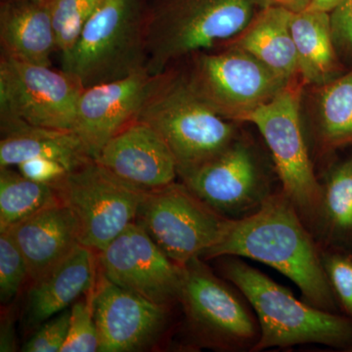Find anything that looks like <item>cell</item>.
Listing matches in <instances>:
<instances>
[{
	"mask_svg": "<svg viewBox=\"0 0 352 352\" xmlns=\"http://www.w3.org/2000/svg\"><path fill=\"white\" fill-rule=\"evenodd\" d=\"M238 256L267 264L291 279L315 307H335L333 289L316 248L286 196L267 197L252 214L227 222L206 258Z\"/></svg>",
	"mask_w": 352,
	"mask_h": 352,
	"instance_id": "6da1fadb",
	"label": "cell"
},
{
	"mask_svg": "<svg viewBox=\"0 0 352 352\" xmlns=\"http://www.w3.org/2000/svg\"><path fill=\"white\" fill-rule=\"evenodd\" d=\"M256 0H153L144 9L151 75L237 36L256 13Z\"/></svg>",
	"mask_w": 352,
	"mask_h": 352,
	"instance_id": "7a4b0ae2",
	"label": "cell"
},
{
	"mask_svg": "<svg viewBox=\"0 0 352 352\" xmlns=\"http://www.w3.org/2000/svg\"><path fill=\"white\" fill-rule=\"evenodd\" d=\"M138 120L163 139L175 157L178 176L207 163L235 141V122L208 107L176 65L153 75Z\"/></svg>",
	"mask_w": 352,
	"mask_h": 352,
	"instance_id": "3957f363",
	"label": "cell"
},
{
	"mask_svg": "<svg viewBox=\"0 0 352 352\" xmlns=\"http://www.w3.org/2000/svg\"><path fill=\"white\" fill-rule=\"evenodd\" d=\"M226 277L244 294L258 314L261 338L256 351L298 344L347 346L352 322L296 300L291 292L238 261L226 265Z\"/></svg>",
	"mask_w": 352,
	"mask_h": 352,
	"instance_id": "277c9868",
	"label": "cell"
},
{
	"mask_svg": "<svg viewBox=\"0 0 352 352\" xmlns=\"http://www.w3.org/2000/svg\"><path fill=\"white\" fill-rule=\"evenodd\" d=\"M141 0H102L62 69L83 87L113 82L147 69Z\"/></svg>",
	"mask_w": 352,
	"mask_h": 352,
	"instance_id": "5b68a950",
	"label": "cell"
},
{
	"mask_svg": "<svg viewBox=\"0 0 352 352\" xmlns=\"http://www.w3.org/2000/svg\"><path fill=\"white\" fill-rule=\"evenodd\" d=\"M182 69L190 88L208 107L232 122H247L289 82L247 51L222 46L190 55ZM183 60V61H184Z\"/></svg>",
	"mask_w": 352,
	"mask_h": 352,
	"instance_id": "8992f818",
	"label": "cell"
},
{
	"mask_svg": "<svg viewBox=\"0 0 352 352\" xmlns=\"http://www.w3.org/2000/svg\"><path fill=\"white\" fill-rule=\"evenodd\" d=\"M80 226V244L103 251L136 221L148 191L124 182L95 160L53 183Z\"/></svg>",
	"mask_w": 352,
	"mask_h": 352,
	"instance_id": "52a82bcc",
	"label": "cell"
},
{
	"mask_svg": "<svg viewBox=\"0 0 352 352\" xmlns=\"http://www.w3.org/2000/svg\"><path fill=\"white\" fill-rule=\"evenodd\" d=\"M229 219L184 184L148 191L136 221L170 259L185 266L217 245Z\"/></svg>",
	"mask_w": 352,
	"mask_h": 352,
	"instance_id": "ba28073f",
	"label": "cell"
},
{
	"mask_svg": "<svg viewBox=\"0 0 352 352\" xmlns=\"http://www.w3.org/2000/svg\"><path fill=\"white\" fill-rule=\"evenodd\" d=\"M85 87L67 72L0 58V119L31 126L73 131Z\"/></svg>",
	"mask_w": 352,
	"mask_h": 352,
	"instance_id": "9c48e42d",
	"label": "cell"
},
{
	"mask_svg": "<svg viewBox=\"0 0 352 352\" xmlns=\"http://www.w3.org/2000/svg\"><path fill=\"white\" fill-rule=\"evenodd\" d=\"M303 83L294 80L279 94L250 115L272 154L284 195L302 212H314L323 199L308 156L300 122Z\"/></svg>",
	"mask_w": 352,
	"mask_h": 352,
	"instance_id": "30bf717a",
	"label": "cell"
},
{
	"mask_svg": "<svg viewBox=\"0 0 352 352\" xmlns=\"http://www.w3.org/2000/svg\"><path fill=\"white\" fill-rule=\"evenodd\" d=\"M98 254L102 274L120 288L164 307L180 298L185 266L168 258L138 222Z\"/></svg>",
	"mask_w": 352,
	"mask_h": 352,
	"instance_id": "8fae6325",
	"label": "cell"
},
{
	"mask_svg": "<svg viewBox=\"0 0 352 352\" xmlns=\"http://www.w3.org/2000/svg\"><path fill=\"white\" fill-rule=\"evenodd\" d=\"M180 177L197 198L220 214H244L261 207L267 198L251 150L236 140Z\"/></svg>",
	"mask_w": 352,
	"mask_h": 352,
	"instance_id": "7c38bea8",
	"label": "cell"
},
{
	"mask_svg": "<svg viewBox=\"0 0 352 352\" xmlns=\"http://www.w3.org/2000/svg\"><path fill=\"white\" fill-rule=\"evenodd\" d=\"M153 75L138 73L83 89L78 99L73 131L92 159L118 132L138 120Z\"/></svg>",
	"mask_w": 352,
	"mask_h": 352,
	"instance_id": "4fadbf2b",
	"label": "cell"
},
{
	"mask_svg": "<svg viewBox=\"0 0 352 352\" xmlns=\"http://www.w3.org/2000/svg\"><path fill=\"white\" fill-rule=\"evenodd\" d=\"M99 352L138 351L151 342L166 322L164 305L113 283L101 275L94 291Z\"/></svg>",
	"mask_w": 352,
	"mask_h": 352,
	"instance_id": "5bb4252c",
	"label": "cell"
},
{
	"mask_svg": "<svg viewBox=\"0 0 352 352\" xmlns=\"http://www.w3.org/2000/svg\"><path fill=\"white\" fill-rule=\"evenodd\" d=\"M95 161L124 182L146 191L175 182V157L161 136L135 120L106 143Z\"/></svg>",
	"mask_w": 352,
	"mask_h": 352,
	"instance_id": "9a60e30c",
	"label": "cell"
},
{
	"mask_svg": "<svg viewBox=\"0 0 352 352\" xmlns=\"http://www.w3.org/2000/svg\"><path fill=\"white\" fill-rule=\"evenodd\" d=\"M190 319L214 337L247 342L256 335L254 320L228 287L198 263L185 265L180 298Z\"/></svg>",
	"mask_w": 352,
	"mask_h": 352,
	"instance_id": "2e32d148",
	"label": "cell"
},
{
	"mask_svg": "<svg viewBox=\"0 0 352 352\" xmlns=\"http://www.w3.org/2000/svg\"><path fill=\"white\" fill-rule=\"evenodd\" d=\"M6 232L22 252L32 283L54 270L80 244L78 219L63 201L14 224Z\"/></svg>",
	"mask_w": 352,
	"mask_h": 352,
	"instance_id": "e0dca14e",
	"label": "cell"
},
{
	"mask_svg": "<svg viewBox=\"0 0 352 352\" xmlns=\"http://www.w3.org/2000/svg\"><path fill=\"white\" fill-rule=\"evenodd\" d=\"M0 44L2 55L51 66L57 44L50 0H1Z\"/></svg>",
	"mask_w": 352,
	"mask_h": 352,
	"instance_id": "ac0fdd59",
	"label": "cell"
},
{
	"mask_svg": "<svg viewBox=\"0 0 352 352\" xmlns=\"http://www.w3.org/2000/svg\"><path fill=\"white\" fill-rule=\"evenodd\" d=\"M0 168L44 157L72 171L94 160L73 131L31 126L15 119H0Z\"/></svg>",
	"mask_w": 352,
	"mask_h": 352,
	"instance_id": "d6986e66",
	"label": "cell"
},
{
	"mask_svg": "<svg viewBox=\"0 0 352 352\" xmlns=\"http://www.w3.org/2000/svg\"><path fill=\"white\" fill-rule=\"evenodd\" d=\"M94 252L85 245H78L54 270L32 283L28 305L30 323L43 324L94 288Z\"/></svg>",
	"mask_w": 352,
	"mask_h": 352,
	"instance_id": "ffe728a7",
	"label": "cell"
},
{
	"mask_svg": "<svg viewBox=\"0 0 352 352\" xmlns=\"http://www.w3.org/2000/svg\"><path fill=\"white\" fill-rule=\"evenodd\" d=\"M292 15L281 7L261 8L237 36L221 45L247 51L288 82L300 80Z\"/></svg>",
	"mask_w": 352,
	"mask_h": 352,
	"instance_id": "44dd1931",
	"label": "cell"
},
{
	"mask_svg": "<svg viewBox=\"0 0 352 352\" xmlns=\"http://www.w3.org/2000/svg\"><path fill=\"white\" fill-rule=\"evenodd\" d=\"M291 31L303 85L319 88L344 74L333 43L330 13L310 8L293 13Z\"/></svg>",
	"mask_w": 352,
	"mask_h": 352,
	"instance_id": "7402d4cb",
	"label": "cell"
},
{
	"mask_svg": "<svg viewBox=\"0 0 352 352\" xmlns=\"http://www.w3.org/2000/svg\"><path fill=\"white\" fill-rule=\"evenodd\" d=\"M60 201L52 184L32 182L11 166L0 168V233Z\"/></svg>",
	"mask_w": 352,
	"mask_h": 352,
	"instance_id": "603a6c76",
	"label": "cell"
},
{
	"mask_svg": "<svg viewBox=\"0 0 352 352\" xmlns=\"http://www.w3.org/2000/svg\"><path fill=\"white\" fill-rule=\"evenodd\" d=\"M319 88L322 139L333 148L352 144V69Z\"/></svg>",
	"mask_w": 352,
	"mask_h": 352,
	"instance_id": "cb8c5ba5",
	"label": "cell"
},
{
	"mask_svg": "<svg viewBox=\"0 0 352 352\" xmlns=\"http://www.w3.org/2000/svg\"><path fill=\"white\" fill-rule=\"evenodd\" d=\"M101 2L102 0H50L57 51L61 58L73 50L83 27Z\"/></svg>",
	"mask_w": 352,
	"mask_h": 352,
	"instance_id": "d4e9b609",
	"label": "cell"
},
{
	"mask_svg": "<svg viewBox=\"0 0 352 352\" xmlns=\"http://www.w3.org/2000/svg\"><path fill=\"white\" fill-rule=\"evenodd\" d=\"M322 204L336 230L352 232V157L342 162L331 173L323 191Z\"/></svg>",
	"mask_w": 352,
	"mask_h": 352,
	"instance_id": "484cf974",
	"label": "cell"
},
{
	"mask_svg": "<svg viewBox=\"0 0 352 352\" xmlns=\"http://www.w3.org/2000/svg\"><path fill=\"white\" fill-rule=\"evenodd\" d=\"M94 291L87 300L71 308L68 337L61 352H95L99 349L98 330L94 318Z\"/></svg>",
	"mask_w": 352,
	"mask_h": 352,
	"instance_id": "4316f807",
	"label": "cell"
},
{
	"mask_svg": "<svg viewBox=\"0 0 352 352\" xmlns=\"http://www.w3.org/2000/svg\"><path fill=\"white\" fill-rule=\"evenodd\" d=\"M29 277L27 264L8 232L0 233V300L8 303Z\"/></svg>",
	"mask_w": 352,
	"mask_h": 352,
	"instance_id": "83f0119b",
	"label": "cell"
},
{
	"mask_svg": "<svg viewBox=\"0 0 352 352\" xmlns=\"http://www.w3.org/2000/svg\"><path fill=\"white\" fill-rule=\"evenodd\" d=\"M71 309L67 308L43 322L41 328L25 342L22 351L61 352L68 337Z\"/></svg>",
	"mask_w": 352,
	"mask_h": 352,
	"instance_id": "f1b7e54d",
	"label": "cell"
},
{
	"mask_svg": "<svg viewBox=\"0 0 352 352\" xmlns=\"http://www.w3.org/2000/svg\"><path fill=\"white\" fill-rule=\"evenodd\" d=\"M324 266L331 286L352 316V258L340 254L332 256Z\"/></svg>",
	"mask_w": 352,
	"mask_h": 352,
	"instance_id": "f546056e",
	"label": "cell"
},
{
	"mask_svg": "<svg viewBox=\"0 0 352 352\" xmlns=\"http://www.w3.org/2000/svg\"><path fill=\"white\" fill-rule=\"evenodd\" d=\"M330 16L333 43L340 60L352 63V0H342Z\"/></svg>",
	"mask_w": 352,
	"mask_h": 352,
	"instance_id": "4dcf8cb0",
	"label": "cell"
},
{
	"mask_svg": "<svg viewBox=\"0 0 352 352\" xmlns=\"http://www.w3.org/2000/svg\"><path fill=\"white\" fill-rule=\"evenodd\" d=\"M18 171L32 182L53 184L65 177L69 170L54 160L36 157L27 160L17 166Z\"/></svg>",
	"mask_w": 352,
	"mask_h": 352,
	"instance_id": "1f68e13d",
	"label": "cell"
},
{
	"mask_svg": "<svg viewBox=\"0 0 352 352\" xmlns=\"http://www.w3.org/2000/svg\"><path fill=\"white\" fill-rule=\"evenodd\" d=\"M259 8L281 7L292 13H300L311 6L312 0H256Z\"/></svg>",
	"mask_w": 352,
	"mask_h": 352,
	"instance_id": "d6a6232c",
	"label": "cell"
},
{
	"mask_svg": "<svg viewBox=\"0 0 352 352\" xmlns=\"http://www.w3.org/2000/svg\"><path fill=\"white\" fill-rule=\"evenodd\" d=\"M0 351H15V339H14L13 324L11 320H6L2 324L1 338H0Z\"/></svg>",
	"mask_w": 352,
	"mask_h": 352,
	"instance_id": "836d02e7",
	"label": "cell"
},
{
	"mask_svg": "<svg viewBox=\"0 0 352 352\" xmlns=\"http://www.w3.org/2000/svg\"><path fill=\"white\" fill-rule=\"evenodd\" d=\"M342 1V0H312V3L309 8L331 13L336 7L340 6Z\"/></svg>",
	"mask_w": 352,
	"mask_h": 352,
	"instance_id": "e575fe53",
	"label": "cell"
}]
</instances>
